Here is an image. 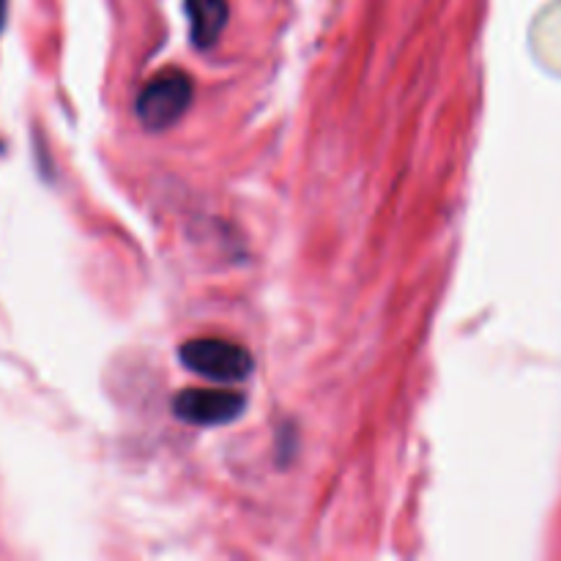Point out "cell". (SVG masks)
Here are the masks:
<instances>
[{"mask_svg":"<svg viewBox=\"0 0 561 561\" xmlns=\"http://www.w3.org/2000/svg\"><path fill=\"white\" fill-rule=\"evenodd\" d=\"M179 359L186 370L214 383H241L255 370V359L244 345L219 337L186 340Z\"/></svg>","mask_w":561,"mask_h":561,"instance_id":"cell-1","label":"cell"},{"mask_svg":"<svg viewBox=\"0 0 561 561\" xmlns=\"http://www.w3.org/2000/svg\"><path fill=\"white\" fill-rule=\"evenodd\" d=\"M192 96H195V85L186 71H162L151 82H146L137 96V118L146 129L164 131L184 118L186 110L192 107Z\"/></svg>","mask_w":561,"mask_h":561,"instance_id":"cell-2","label":"cell"},{"mask_svg":"<svg viewBox=\"0 0 561 561\" xmlns=\"http://www.w3.org/2000/svg\"><path fill=\"white\" fill-rule=\"evenodd\" d=\"M244 394L236 389H184L173 398V414L195 427L230 425L244 411Z\"/></svg>","mask_w":561,"mask_h":561,"instance_id":"cell-3","label":"cell"},{"mask_svg":"<svg viewBox=\"0 0 561 561\" xmlns=\"http://www.w3.org/2000/svg\"><path fill=\"white\" fill-rule=\"evenodd\" d=\"M186 11L192 22V42L201 49L214 47L228 22V3L225 0H186Z\"/></svg>","mask_w":561,"mask_h":561,"instance_id":"cell-4","label":"cell"},{"mask_svg":"<svg viewBox=\"0 0 561 561\" xmlns=\"http://www.w3.org/2000/svg\"><path fill=\"white\" fill-rule=\"evenodd\" d=\"M5 16H9V0H0V33L5 27Z\"/></svg>","mask_w":561,"mask_h":561,"instance_id":"cell-5","label":"cell"}]
</instances>
